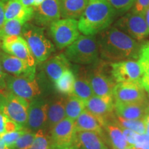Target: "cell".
<instances>
[{"label": "cell", "instance_id": "6da1fadb", "mask_svg": "<svg viewBox=\"0 0 149 149\" xmlns=\"http://www.w3.org/2000/svg\"><path fill=\"white\" fill-rule=\"evenodd\" d=\"M97 41L100 55L104 61L117 62L138 59L140 44L116 27L99 33Z\"/></svg>", "mask_w": 149, "mask_h": 149}, {"label": "cell", "instance_id": "7a4b0ae2", "mask_svg": "<svg viewBox=\"0 0 149 149\" xmlns=\"http://www.w3.org/2000/svg\"><path fill=\"white\" fill-rule=\"evenodd\" d=\"M117 12L107 0H89L79 18L78 29L84 35H95L107 29Z\"/></svg>", "mask_w": 149, "mask_h": 149}, {"label": "cell", "instance_id": "3957f363", "mask_svg": "<svg viewBox=\"0 0 149 149\" xmlns=\"http://www.w3.org/2000/svg\"><path fill=\"white\" fill-rule=\"evenodd\" d=\"M68 60L75 64H91L99 61L97 41L94 35H79L64 53Z\"/></svg>", "mask_w": 149, "mask_h": 149}, {"label": "cell", "instance_id": "277c9868", "mask_svg": "<svg viewBox=\"0 0 149 149\" xmlns=\"http://www.w3.org/2000/svg\"><path fill=\"white\" fill-rule=\"evenodd\" d=\"M22 34L37 62L46 61L55 51L53 43L44 35V31L41 28L26 24L22 29Z\"/></svg>", "mask_w": 149, "mask_h": 149}, {"label": "cell", "instance_id": "5b68a950", "mask_svg": "<svg viewBox=\"0 0 149 149\" xmlns=\"http://www.w3.org/2000/svg\"><path fill=\"white\" fill-rule=\"evenodd\" d=\"M109 65L106 61H97L92 69L88 70V75L94 95L113 99V89L117 84L112 75L111 69L108 70Z\"/></svg>", "mask_w": 149, "mask_h": 149}, {"label": "cell", "instance_id": "8992f818", "mask_svg": "<svg viewBox=\"0 0 149 149\" xmlns=\"http://www.w3.org/2000/svg\"><path fill=\"white\" fill-rule=\"evenodd\" d=\"M1 107L0 112L10 120L25 127L28 120L30 102L7 91L0 93Z\"/></svg>", "mask_w": 149, "mask_h": 149}, {"label": "cell", "instance_id": "52a82bcc", "mask_svg": "<svg viewBox=\"0 0 149 149\" xmlns=\"http://www.w3.org/2000/svg\"><path fill=\"white\" fill-rule=\"evenodd\" d=\"M51 35L58 48L69 46L79 36L78 22L74 19H62L50 26Z\"/></svg>", "mask_w": 149, "mask_h": 149}, {"label": "cell", "instance_id": "ba28073f", "mask_svg": "<svg viewBox=\"0 0 149 149\" xmlns=\"http://www.w3.org/2000/svg\"><path fill=\"white\" fill-rule=\"evenodd\" d=\"M5 81L9 92L29 102L41 94L40 87L35 77L6 75Z\"/></svg>", "mask_w": 149, "mask_h": 149}, {"label": "cell", "instance_id": "9c48e42d", "mask_svg": "<svg viewBox=\"0 0 149 149\" xmlns=\"http://www.w3.org/2000/svg\"><path fill=\"white\" fill-rule=\"evenodd\" d=\"M115 27L136 41H142L149 35V28L144 16L130 13L117 20Z\"/></svg>", "mask_w": 149, "mask_h": 149}, {"label": "cell", "instance_id": "30bf717a", "mask_svg": "<svg viewBox=\"0 0 149 149\" xmlns=\"http://www.w3.org/2000/svg\"><path fill=\"white\" fill-rule=\"evenodd\" d=\"M1 47L5 53L13 55L24 61L30 67L35 68L36 61L26 41L20 35L6 37L1 41Z\"/></svg>", "mask_w": 149, "mask_h": 149}, {"label": "cell", "instance_id": "8fae6325", "mask_svg": "<svg viewBox=\"0 0 149 149\" xmlns=\"http://www.w3.org/2000/svg\"><path fill=\"white\" fill-rule=\"evenodd\" d=\"M111 73L115 82H134L141 84V70L138 61L133 59L111 64Z\"/></svg>", "mask_w": 149, "mask_h": 149}, {"label": "cell", "instance_id": "7c38bea8", "mask_svg": "<svg viewBox=\"0 0 149 149\" xmlns=\"http://www.w3.org/2000/svg\"><path fill=\"white\" fill-rule=\"evenodd\" d=\"M114 102L117 103H141L148 102L145 90L139 83H117L113 89Z\"/></svg>", "mask_w": 149, "mask_h": 149}, {"label": "cell", "instance_id": "4fadbf2b", "mask_svg": "<svg viewBox=\"0 0 149 149\" xmlns=\"http://www.w3.org/2000/svg\"><path fill=\"white\" fill-rule=\"evenodd\" d=\"M86 109L95 116L104 127L114 120V100L93 95L85 101Z\"/></svg>", "mask_w": 149, "mask_h": 149}, {"label": "cell", "instance_id": "5bb4252c", "mask_svg": "<svg viewBox=\"0 0 149 149\" xmlns=\"http://www.w3.org/2000/svg\"><path fill=\"white\" fill-rule=\"evenodd\" d=\"M76 133L74 121L64 118L51 130L52 149L72 146Z\"/></svg>", "mask_w": 149, "mask_h": 149}, {"label": "cell", "instance_id": "9a60e30c", "mask_svg": "<svg viewBox=\"0 0 149 149\" xmlns=\"http://www.w3.org/2000/svg\"><path fill=\"white\" fill-rule=\"evenodd\" d=\"M48 103L39 98L30 101L28 120L25 128L36 133L39 130L45 129L47 123Z\"/></svg>", "mask_w": 149, "mask_h": 149}, {"label": "cell", "instance_id": "2e32d148", "mask_svg": "<svg viewBox=\"0 0 149 149\" xmlns=\"http://www.w3.org/2000/svg\"><path fill=\"white\" fill-rule=\"evenodd\" d=\"M35 20L42 26L51 25L60 19V0H44L41 4L34 8Z\"/></svg>", "mask_w": 149, "mask_h": 149}, {"label": "cell", "instance_id": "e0dca14e", "mask_svg": "<svg viewBox=\"0 0 149 149\" xmlns=\"http://www.w3.org/2000/svg\"><path fill=\"white\" fill-rule=\"evenodd\" d=\"M0 64L2 69L13 76L35 77V68L30 67L17 57L6 53H0Z\"/></svg>", "mask_w": 149, "mask_h": 149}, {"label": "cell", "instance_id": "ac0fdd59", "mask_svg": "<svg viewBox=\"0 0 149 149\" xmlns=\"http://www.w3.org/2000/svg\"><path fill=\"white\" fill-rule=\"evenodd\" d=\"M148 102L117 103L114 102L115 114L127 120H144L148 113Z\"/></svg>", "mask_w": 149, "mask_h": 149}, {"label": "cell", "instance_id": "d6986e66", "mask_svg": "<svg viewBox=\"0 0 149 149\" xmlns=\"http://www.w3.org/2000/svg\"><path fill=\"white\" fill-rule=\"evenodd\" d=\"M34 15V8L26 6L20 0H9L5 5V21L19 19L24 24Z\"/></svg>", "mask_w": 149, "mask_h": 149}, {"label": "cell", "instance_id": "ffe728a7", "mask_svg": "<svg viewBox=\"0 0 149 149\" xmlns=\"http://www.w3.org/2000/svg\"><path fill=\"white\" fill-rule=\"evenodd\" d=\"M72 146L76 149H109L102 135L91 131L76 133Z\"/></svg>", "mask_w": 149, "mask_h": 149}, {"label": "cell", "instance_id": "44dd1931", "mask_svg": "<svg viewBox=\"0 0 149 149\" xmlns=\"http://www.w3.org/2000/svg\"><path fill=\"white\" fill-rule=\"evenodd\" d=\"M76 132L91 131L104 137L103 126L97 117L85 109L74 121Z\"/></svg>", "mask_w": 149, "mask_h": 149}, {"label": "cell", "instance_id": "7402d4cb", "mask_svg": "<svg viewBox=\"0 0 149 149\" xmlns=\"http://www.w3.org/2000/svg\"><path fill=\"white\" fill-rule=\"evenodd\" d=\"M70 66L69 61L61 54L46 61L44 64V70L49 79L55 83L66 70L70 69Z\"/></svg>", "mask_w": 149, "mask_h": 149}, {"label": "cell", "instance_id": "603a6c76", "mask_svg": "<svg viewBox=\"0 0 149 149\" xmlns=\"http://www.w3.org/2000/svg\"><path fill=\"white\" fill-rule=\"evenodd\" d=\"M74 76L75 81L72 95L81 99L84 101H86L94 95L89 81L88 70L84 68H80Z\"/></svg>", "mask_w": 149, "mask_h": 149}, {"label": "cell", "instance_id": "cb8c5ba5", "mask_svg": "<svg viewBox=\"0 0 149 149\" xmlns=\"http://www.w3.org/2000/svg\"><path fill=\"white\" fill-rule=\"evenodd\" d=\"M89 0H60L61 17L79 18L84 11Z\"/></svg>", "mask_w": 149, "mask_h": 149}, {"label": "cell", "instance_id": "d4e9b609", "mask_svg": "<svg viewBox=\"0 0 149 149\" xmlns=\"http://www.w3.org/2000/svg\"><path fill=\"white\" fill-rule=\"evenodd\" d=\"M66 118L65 114V100L59 98L48 103L46 128L51 130L56 124Z\"/></svg>", "mask_w": 149, "mask_h": 149}, {"label": "cell", "instance_id": "484cf974", "mask_svg": "<svg viewBox=\"0 0 149 149\" xmlns=\"http://www.w3.org/2000/svg\"><path fill=\"white\" fill-rule=\"evenodd\" d=\"M138 62L141 70V84L144 90L149 93V42L141 44Z\"/></svg>", "mask_w": 149, "mask_h": 149}, {"label": "cell", "instance_id": "4316f807", "mask_svg": "<svg viewBox=\"0 0 149 149\" xmlns=\"http://www.w3.org/2000/svg\"><path fill=\"white\" fill-rule=\"evenodd\" d=\"M85 109V101L77 97L70 95L65 100V114L66 118L74 121Z\"/></svg>", "mask_w": 149, "mask_h": 149}, {"label": "cell", "instance_id": "83f0119b", "mask_svg": "<svg viewBox=\"0 0 149 149\" xmlns=\"http://www.w3.org/2000/svg\"><path fill=\"white\" fill-rule=\"evenodd\" d=\"M104 127L107 130L113 149H126L130 146L122 129L118 126L115 124H108Z\"/></svg>", "mask_w": 149, "mask_h": 149}, {"label": "cell", "instance_id": "f1b7e54d", "mask_svg": "<svg viewBox=\"0 0 149 149\" xmlns=\"http://www.w3.org/2000/svg\"><path fill=\"white\" fill-rule=\"evenodd\" d=\"M75 76L70 69L66 70L55 82V88L62 94L70 95L73 92Z\"/></svg>", "mask_w": 149, "mask_h": 149}, {"label": "cell", "instance_id": "f546056e", "mask_svg": "<svg viewBox=\"0 0 149 149\" xmlns=\"http://www.w3.org/2000/svg\"><path fill=\"white\" fill-rule=\"evenodd\" d=\"M113 123L116 124L119 127L132 130L139 135L146 133V126L144 120H127L115 115L114 120L111 124Z\"/></svg>", "mask_w": 149, "mask_h": 149}, {"label": "cell", "instance_id": "4dcf8cb0", "mask_svg": "<svg viewBox=\"0 0 149 149\" xmlns=\"http://www.w3.org/2000/svg\"><path fill=\"white\" fill-rule=\"evenodd\" d=\"M23 22L19 19H10L5 21L2 27L0 29V42L4 37L12 35H20L21 36L22 29L24 25Z\"/></svg>", "mask_w": 149, "mask_h": 149}, {"label": "cell", "instance_id": "1f68e13d", "mask_svg": "<svg viewBox=\"0 0 149 149\" xmlns=\"http://www.w3.org/2000/svg\"><path fill=\"white\" fill-rule=\"evenodd\" d=\"M30 149H52L51 135L46 129H41L35 133V138Z\"/></svg>", "mask_w": 149, "mask_h": 149}, {"label": "cell", "instance_id": "d6a6232c", "mask_svg": "<svg viewBox=\"0 0 149 149\" xmlns=\"http://www.w3.org/2000/svg\"><path fill=\"white\" fill-rule=\"evenodd\" d=\"M35 133H34V132L31 131L26 128V131L24 132L23 135L20 136V137L16 141V142L9 148L30 149L35 138Z\"/></svg>", "mask_w": 149, "mask_h": 149}, {"label": "cell", "instance_id": "836d02e7", "mask_svg": "<svg viewBox=\"0 0 149 149\" xmlns=\"http://www.w3.org/2000/svg\"><path fill=\"white\" fill-rule=\"evenodd\" d=\"M114 8L116 12L122 14L126 13L133 7L135 0H107Z\"/></svg>", "mask_w": 149, "mask_h": 149}, {"label": "cell", "instance_id": "e575fe53", "mask_svg": "<svg viewBox=\"0 0 149 149\" xmlns=\"http://www.w3.org/2000/svg\"><path fill=\"white\" fill-rule=\"evenodd\" d=\"M25 131L26 128H24V129L21 130H17V131L11 132V133H4L2 134V135H0V137L2 139V140L3 141V142L5 143V144L6 145L8 148H10V147L12 146L16 142V141L19 138L20 136L23 135Z\"/></svg>", "mask_w": 149, "mask_h": 149}, {"label": "cell", "instance_id": "d590c367", "mask_svg": "<svg viewBox=\"0 0 149 149\" xmlns=\"http://www.w3.org/2000/svg\"><path fill=\"white\" fill-rule=\"evenodd\" d=\"M149 8V0H135L133 6L132 13L144 15V13Z\"/></svg>", "mask_w": 149, "mask_h": 149}, {"label": "cell", "instance_id": "8d00e7d4", "mask_svg": "<svg viewBox=\"0 0 149 149\" xmlns=\"http://www.w3.org/2000/svg\"><path fill=\"white\" fill-rule=\"evenodd\" d=\"M135 148L140 149H149V136L146 133L137 134Z\"/></svg>", "mask_w": 149, "mask_h": 149}, {"label": "cell", "instance_id": "74e56055", "mask_svg": "<svg viewBox=\"0 0 149 149\" xmlns=\"http://www.w3.org/2000/svg\"><path fill=\"white\" fill-rule=\"evenodd\" d=\"M122 130V133L124 134V137H125L126 141L130 146H135V141H136V136L137 134L135 132L133 131L132 130L128 129V128H120Z\"/></svg>", "mask_w": 149, "mask_h": 149}, {"label": "cell", "instance_id": "f35d334b", "mask_svg": "<svg viewBox=\"0 0 149 149\" xmlns=\"http://www.w3.org/2000/svg\"><path fill=\"white\" fill-rule=\"evenodd\" d=\"M25 128L23 126L20 125L18 123L14 121L10 120L8 118L5 125V133H11V132L17 131V130H21Z\"/></svg>", "mask_w": 149, "mask_h": 149}, {"label": "cell", "instance_id": "ab89813d", "mask_svg": "<svg viewBox=\"0 0 149 149\" xmlns=\"http://www.w3.org/2000/svg\"><path fill=\"white\" fill-rule=\"evenodd\" d=\"M5 22V3L2 0H0V29Z\"/></svg>", "mask_w": 149, "mask_h": 149}, {"label": "cell", "instance_id": "60d3db41", "mask_svg": "<svg viewBox=\"0 0 149 149\" xmlns=\"http://www.w3.org/2000/svg\"><path fill=\"white\" fill-rule=\"evenodd\" d=\"M8 117L0 112V135L5 133V125Z\"/></svg>", "mask_w": 149, "mask_h": 149}, {"label": "cell", "instance_id": "b9f144b4", "mask_svg": "<svg viewBox=\"0 0 149 149\" xmlns=\"http://www.w3.org/2000/svg\"><path fill=\"white\" fill-rule=\"evenodd\" d=\"M3 81H5V79H3V69L1 65L0 64V93L1 94H4L6 92H5L4 87L6 85V82L3 83Z\"/></svg>", "mask_w": 149, "mask_h": 149}, {"label": "cell", "instance_id": "7bdbcfd3", "mask_svg": "<svg viewBox=\"0 0 149 149\" xmlns=\"http://www.w3.org/2000/svg\"><path fill=\"white\" fill-rule=\"evenodd\" d=\"M144 121L146 126V133L149 136V113H147L144 117Z\"/></svg>", "mask_w": 149, "mask_h": 149}, {"label": "cell", "instance_id": "ee69618b", "mask_svg": "<svg viewBox=\"0 0 149 149\" xmlns=\"http://www.w3.org/2000/svg\"><path fill=\"white\" fill-rule=\"evenodd\" d=\"M20 1L26 6H33L35 0H20Z\"/></svg>", "mask_w": 149, "mask_h": 149}, {"label": "cell", "instance_id": "f6af8a7d", "mask_svg": "<svg viewBox=\"0 0 149 149\" xmlns=\"http://www.w3.org/2000/svg\"><path fill=\"white\" fill-rule=\"evenodd\" d=\"M143 16H144L145 20H146V22L147 25H148V26L149 28V8L146 10V12L144 13V15Z\"/></svg>", "mask_w": 149, "mask_h": 149}, {"label": "cell", "instance_id": "bcb514c9", "mask_svg": "<svg viewBox=\"0 0 149 149\" xmlns=\"http://www.w3.org/2000/svg\"><path fill=\"white\" fill-rule=\"evenodd\" d=\"M0 149H10L5 144V143L3 142V141L1 138V137H0Z\"/></svg>", "mask_w": 149, "mask_h": 149}, {"label": "cell", "instance_id": "7dc6e473", "mask_svg": "<svg viewBox=\"0 0 149 149\" xmlns=\"http://www.w3.org/2000/svg\"><path fill=\"white\" fill-rule=\"evenodd\" d=\"M43 1H44V0H35L34 3H33V8H36V7L41 4V3H42Z\"/></svg>", "mask_w": 149, "mask_h": 149}, {"label": "cell", "instance_id": "c3c4849f", "mask_svg": "<svg viewBox=\"0 0 149 149\" xmlns=\"http://www.w3.org/2000/svg\"><path fill=\"white\" fill-rule=\"evenodd\" d=\"M53 149H76L74 148L73 146H68V147H64V148H53Z\"/></svg>", "mask_w": 149, "mask_h": 149}, {"label": "cell", "instance_id": "681fc988", "mask_svg": "<svg viewBox=\"0 0 149 149\" xmlns=\"http://www.w3.org/2000/svg\"><path fill=\"white\" fill-rule=\"evenodd\" d=\"M126 149H135V146H130L128 148H127Z\"/></svg>", "mask_w": 149, "mask_h": 149}, {"label": "cell", "instance_id": "f907efd6", "mask_svg": "<svg viewBox=\"0 0 149 149\" xmlns=\"http://www.w3.org/2000/svg\"><path fill=\"white\" fill-rule=\"evenodd\" d=\"M148 113H149V102H148Z\"/></svg>", "mask_w": 149, "mask_h": 149}, {"label": "cell", "instance_id": "816d5d0a", "mask_svg": "<svg viewBox=\"0 0 149 149\" xmlns=\"http://www.w3.org/2000/svg\"><path fill=\"white\" fill-rule=\"evenodd\" d=\"M3 1H9V0H2Z\"/></svg>", "mask_w": 149, "mask_h": 149}, {"label": "cell", "instance_id": "f5cc1de1", "mask_svg": "<svg viewBox=\"0 0 149 149\" xmlns=\"http://www.w3.org/2000/svg\"><path fill=\"white\" fill-rule=\"evenodd\" d=\"M0 107H1V100H0Z\"/></svg>", "mask_w": 149, "mask_h": 149}]
</instances>
